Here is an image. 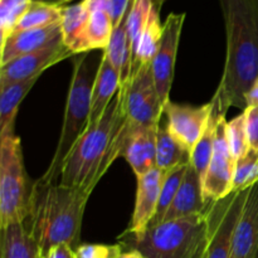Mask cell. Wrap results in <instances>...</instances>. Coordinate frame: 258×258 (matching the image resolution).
<instances>
[{
    "label": "cell",
    "mask_w": 258,
    "mask_h": 258,
    "mask_svg": "<svg viewBox=\"0 0 258 258\" xmlns=\"http://www.w3.org/2000/svg\"><path fill=\"white\" fill-rule=\"evenodd\" d=\"M213 103L203 106L180 105L169 101L164 106V118L171 135L190 153L208 127Z\"/></svg>",
    "instance_id": "8fae6325"
},
{
    "label": "cell",
    "mask_w": 258,
    "mask_h": 258,
    "mask_svg": "<svg viewBox=\"0 0 258 258\" xmlns=\"http://www.w3.org/2000/svg\"><path fill=\"white\" fill-rule=\"evenodd\" d=\"M83 3L90 13L97 10H110V0H83Z\"/></svg>",
    "instance_id": "8d00e7d4"
},
{
    "label": "cell",
    "mask_w": 258,
    "mask_h": 258,
    "mask_svg": "<svg viewBox=\"0 0 258 258\" xmlns=\"http://www.w3.org/2000/svg\"><path fill=\"white\" fill-rule=\"evenodd\" d=\"M38 244L24 223H12L2 227L0 258H40Z\"/></svg>",
    "instance_id": "7402d4cb"
},
{
    "label": "cell",
    "mask_w": 258,
    "mask_h": 258,
    "mask_svg": "<svg viewBox=\"0 0 258 258\" xmlns=\"http://www.w3.org/2000/svg\"><path fill=\"white\" fill-rule=\"evenodd\" d=\"M258 183L248 189L243 209L233 232L232 258H257Z\"/></svg>",
    "instance_id": "9a60e30c"
},
{
    "label": "cell",
    "mask_w": 258,
    "mask_h": 258,
    "mask_svg": "<svg viewBox=\"0 0 258 258\" xmlns=\"http://www.w3.org/2000/svg\"><path fill=\"white\" fill-rule=\"evenodd\" d=\"M32 2L43 3V4H49V5H55V7H62L64 0H32Z\"/></svg>",
    "instance_id": "ab89813d"
},
{
    "label": "cell",
    "mask_w": 258,
    "mask_h": 258,
    "mask_svg": "<svg viewBox=\"0 0 258 258\" xmlns=\"http://www.w3.org/2000/svg\"><path fill=\"white\" fill-rule=\"evenodd\" d=\"M165 174L155 166L144 175L136 176L138 189H136L135 207H134L130 226L123 233L141 234L149 228L158 211L159 198H160Z\"/></svg>",
    "instance_id": "5bb4252c"
},
{
    "label": "cell",
    "mask_w": 258,
    "mask_h": 258,
    "mask_svg": "<svg viewBox=\"0 0 258 258\" xmlns=\"http://www.w3.org/2000/svg\"><path fill=\"white\" fill-rule=\"evenodd\" d=\"M185 18V13H171L168 15L165 22L163 23L160 45L151 62V71H153L156 90L164 106L170 101L169 95L173 86L176 54H178L179 42H180Z\"/></svg>",
    "instance_id": "30bf717a"
},
{
    "label": "cell",
    "mask_w": 258,
    "mask_h": 258,
    "mask_svg": "<svg viewBox=\"0 0 258 258\" xmlns=\"http://www.w3.org/2000/svg\"><path fill=\"white\" fill-rule=\"evenodd\" d=\"M160 7L154 4L149 17L148 24L139 39L138 47L133 58V67H131L130 78L134 73L144 64H150L155 57L156 52L160 45L161 35H163V24L160 22Z\"/></svg>",
    "instance_id": "603a6c76"
},
{
    "label": "cell",
    "mask_w": 258,
    "mask_h": 258,
    "mask_svg": "<svg viewBox=\"0 0 258 258\" xmlns=\"http://www.w3.org/2000/svg\"><path fill=\"white\" fill-rule=\"evenodd\" d=\"M72 2H75V0H64V2H63L62 7H66V5L70 4V3H72Z\"/></svg>",
    "instance_id": "b9f144b4"
},
{
    "label": "cell",
    "mask_w": 258,
    "mask_h": 258,
    "mask_svg": "<svg viewBox=\"0 0 258 258\" xmlns=\"http://www.w3.org/2000/svg\"><path fill=\"white\" fill-rule=\"evenodd\" d=\"M39 77L0 87V136L14 133L18 110L25 96L30 92Z\"/></svg>",
    "instance_id": "ffe728a7"
},
{
    "label": "cell",
    "mask_w": 258,
    "mask_h": 258,
    "mask_svg": "<svg viewBox=\"0 0 258 258\" xmlns=\"http://www.w3.org/2000/svg\"><path fill=\"white\" fill-rule=\"evenodd\" d=\"M243 115L246 118L249 149L258 154V106H247L243 110Z\"/></svg>",
    "instance_id": "836d02e7"
},
{
    "label": "cell",
    "mask_w": 258,
    "mask_h": 258,
    "mask_svg": "<svg viewBox=\"0 0 258 258\" xmlns=\"http://www.w3.org/2000/svg\"><path fill=\"white\" fill-rule=\"evenodd\" d=\"M60 38V22L42 29L13 32L7 39L0 43V64H5L20 55L43 49Z\"/></svg>",
    "instance_id": "2e32d148"
},
{
    "label": "cell",
    "mask_w": 258,
    "mask_h": 258,
    "mask_svg": "<svg viewBox=\"0 0 258 258\" xmlns=\"http://www.w3.org/2000/svg\"><path fill=\"white\" fill-rule=\"evenodd\" d=\"M158 126L123 125L120 135L121 156L125 158L136 176L155 168Z\"/></svg>",
    "instance_id": "4fadbf2b"
},
{
    "label": "cell",
    "mask_w": 258,
    "mask_h": 258,
    "mask_svg": "<svg viewBox=\"0 0 258 258\" xmlns=\"http://www.w3.org/2000/svg\"><path fill=\"white\" fill-rule=\"evenodd\" d=\"M189 164L190 163L183 164V165L178 166V168H175L174 170L165 174L163 186H161L160 198H159L158 211H156L155 217H154V219L151 221L150 226L149 227L158 226V224H160L161 222H163L166 212L170 208L171 203H173L174 198H175L176 193H178L179 188H180L181 183H183L184 176H185L186 170H188Z\"/></svg>",
    "instance_id": "83f0119b"
},
{
    "label": "cell",
    "mask_w": 258,
    "mask_h": 258,
    "mask_svg": "<svg viewBox=\"0 0 258 258\" xmlns=\"http://www.w3.org/2000/svg\"><path fill=\"white\" fill-rule=\"evenodd\" d=\"M70 57L75 55L66 47L60 38L43 49L14 58L5 64H0V87L40 77L45 70Z\"/></svg>",
    "instance_id": "7c38bea8"
},
{
    "label": "cell",
    "mask_w": 258,
    "mask_h": 258,
    "mask_svg": "<svg viewBox=\"0 0 258 258\" xmlns=\"http://www.w3.org/2000/svg\"><path fill=\"white\" fill-rule=\"evenodd\" d=\"M125 125L122 93L118 90L105 113L88 125L66 158L58 183L91 194L111 164L121 156L120 135Z\"/></svg>",
    "instance_id": "3957f363"
},
{
    "label": "cell",
    "mask_w": 258,
    "mask_h": 258,
    "mask_svg": "<svg viewBox=\"0 0 258 258\" xmlns=\"http://www.w3.org/2000/svg\"><path fill=\"white\" fill-rule=\"evenodd\" d=\"M202 196V183L198 173L194 170L191 164H189L184 180L171 203L170 208L166 212L163 222L174 221V219L183 218L191 214L201 213L207 211Z\"/></svg>",
    "instance_id": "e0dca14e"
},
{
    "label": "cell",
    "mask_w": 258,
    "mask_h": 258,
    "mask_svg": "<svg viewBox=\"0 0 258 258\" xmlns=\"http://www.w3.org/2000/svg\"><path fill=\"white\" fill-rule=\"evenodd\" d=\"M246 105L247 106H258V77L252 83L248 92L246 95Z\"/></svg>",
    "instance_id": "74e56055"
},
{
    "label": "cell",
    "mask_w": 258,
    "mask_h": 258,
    "mask_svg": "<svg viewBox=\"0 0 258 258\" xmlns=\"http://www.w3.org/2000/svg\"><path fill=\"white\" fill-rule=\"evenodd\" d=\"M60 15H62V7L32 2L15 27L14 32L50 27L60 22Z\"/></svg>",
    "instance_id": "484cf974"
},
{
    "label": "cell",
    "mask_w": 258,
    "mask_h": 258,
    "mask_svg": "<svg viewBox=\"0 0 258 258\" xmlns=\"http://www.w3.org/2000/svg\"><path fill=\"white\" fill-rule=\"evenodd\" d=\"M226 127L227 120L223 116L217 125L213 156L202 183V196L207 208L233 193L237 160L229 150Z\"/></svg>",
    "instance_id": "9c48e42d"
},
{
    "label": "cell",
    "mask_w": 258,
    "mask_h": 258,
    "mask_svg": "<svg viewBox=\"0 0 258 258\" xmlns=\"http://www.w3.org/2000/svg\"><path fill=\"white\" fill-rule=\"evenodd\" d=\"M103 53L115 70L120 73L121 86L126 85L130 80L131 67H133V53H131L127 30H126V18L117 27H115L107 48L103 50Z\"/></svg>",
    "instance_id": "cb8c5ba5"
},
{
    "label": "cell",
    "mask_w": 258,
    "mask_h": 258,
    "mask_svg": "<svg viewBox=\"0 0 258 258\" xmlns=\"http://www.w3.org/2000/svg\"><path fill=\"white\" fill-rule=\"evenodd\" d=\"M32 0H0V35L7 39L29 8Z\"/></svg>",
    "instance_id": "4dcf8cb0"
},
{
    "label": "cell",
    "mask_w": 258,
    "mask_h": 258,
    "mask_svg": "<svg viewBox=\"0 0 258 258\" xmlns=\"http://www.w3.org/2000/svg\"><path fill=\"white\" fill-rule=\"evenodd\" d=\"M90 196L81 189L48 183L40 178L33 183L24 226L39 247L40 256L63 243L78 248Z\"/></svg>",
    "instance_id": "7a4b0ae2"
},
{
    "label": "cell",
    "mask_w": 258,
    "mask_h": 258,
    "mask_svg": "<svg viewBox=\"0 0 258 258\" xmlns=\"http://www.w3.org/2000/svg\"><path fill=\"white\" fill-rule=\"evenodd\" d=\"M40 258H77L76 249H73L70 244H58L47 252Z\"/></svg>",
    "instance_id": "d590c367"
},
{
    "label": "cell",
    "mask_w": 258,
    "mask_h": 258,
    "mask_svg": "<svg viewBox=\"0 0 258 258\" xmlns=\"http://www.w3.org/2000/svg\"><path fill=\"white\" fill-rule=\"evenodd\" d=\"M188 163H190V153L171 135L163 115L156 134L155 166L164 173H169Z\"/></svg>",
    "instance_id": "44dd1931"
},
{
    "label": "cell",
    "mask_w": 258,
    "mask_h": 258,
    "mask_svg": "<svg viewBox=\"0 0 258 258\" xmlns=\"http://www.w3.org/2000/svg\"><path fill=\"white\" fill-rule=\"evenodd\" d=\"M165 2H166V0H153L154 4L158 5V7H160V8H161V5H163Z\"/></svg>",
    "instance_id": "60d3db41"
},
{
    "label": "cell",
    "mask_w": 258,
    "mask_h": 258,
    "mask_svg": "<svg viewBox=\"0 0 258 258\" xmlns=\"http://www.w3.org/2000/svg\"><path fill=\"white\" fill-rule=\"evenodd\" d=\"M258 183V154L249 150L244 158L237 160L233 179V193L243 191Z\"/></svg>",
    "instance_id": "1f68e13d"
},
{
    "label": "cell",
    "mask_w": 258,
    "mask_h": 258,
    "mask_svg": "<svg viewBox=\"0 0 258 258\" xmlns=\"http://www.w3.org/2000/svg\"><path fill=\"white\" fill-rule=\"evenodd\" d=\"M227 52L223 75L212 97L213 111L226 116L229 107L244 110L246 95L258 77V0H219Z\"/></svg>",
    "instance_id": "6da1fadb"
},
{
    "label": "cell",
    "mask_w": 258,
    "mask_h": 258,
    "mask_svg": "<svg viewBox=\"0 0 258 258\" xmlns=\"http://www.w3.org/2000/svg\"><path fill=\"white\" fill-rule=\"evenodd\" d=\"M113 29V23L107 10H97L90 13L86 38H87L88 50H105L111 39Z\"/></svg>",
    "instance_id": "4316f807"
},
{
    "label": "cell",
    "mask_w": 258,
    "mask_h": 258,
    "mask_svg": "<svg viewBox=\"0 0 258 258\" xmlns=\"http://www.w3.org/2000/svg\"><path fill=\"white\" fill-rule=\"evenodd\" d=\"M221 117H223V116L218 115L214 111L212 112L208 127H207L206 133L203 134L202 139L197 144L196 148H194L193 153H191L190 164L194 168V170L198 173L199 178H201V183H203L204 176H206L209 164H211L212 156H213L217 125H218V121Z\"/></svg>",
    "instance_id": "d4e9b609"
},
{
    "label": "cell",
    "mask_w": 258,
    "mask_h": 258,
    "mask_svg": "<svg viewBox=\"0 0 258 258\" xmlns=\"http://www.w3.org/2000/svg\"><path fill=\"white\" fill-rule=\"evenodd\" d=\"M208 209L161 222L141 234L122 233L118 243L123 251L135 249L145 258H203L211 226Z\"/></svg>",
    "instance_id": "277c9868"
},
{
    "label": "cell",
    "mask_w": 258,
    "mask_h": 258,
    "mask_svg": "<svg viewBox=\"0 0 258 258\" xmlns=\"http://www.w3.org/2000/svg\"><path fill=\"white\" fill-rule=\"evenodd\" d=\"M134 0H110V17L112 19L113 27H117L127 15L128 9Z\"/></svg>",
    "instance_id": "e575fe53"
},
{
    "label": "cell",
    "mask_w": 258,
    "mask_h": 258,
    "mask_svg": "<svg viewBox=\"0 0 258 258\" xmlns=\"http://www.w3.org/2000/svg\"><path fill=\"white\" fill-rule=\"evenodd\" d=\"M154 7L153 0H134L126 15V30H127L128 43L131 53H135L139 39L148 24L151 9Z\"/></svg>",
    "instance_id": "f1b7e54d"
},
{
    "label": "cell",
    "mask_w": 258,
    "mask_h": 258,
    "mask_svg": "<svg viewBox=\"0 0 258 258\" xmlns=\"http://www.w3.org/2000/svg\"><path fill=\"white\" fill-rule=\"evenodd\" d=\"M102 58L103 52L100 54L87 52L78 54L73 59V73L66 101L59 140L47 171L40 176L44 181L55 183L60 178L66 158L90 125L93 83Z\"/></svg>",
    "instance_id": "5b68a950"
},
{
    "label": "cell",
    "mask_w": 258,
    "mask_h": 258,
    "mask_svg": "<svg viewBox=\"0 0 258 258\" xmlns=\"http://www.w3.org/2000/svg\"><path fill=\"white\" fill-rule=\"evenodd\" d=\"M248 189L232 193L209 207V236L203 258H232V238Z\"/></svg>",
    "instance_id": "ba28073f"
},
{
    "label": "cell",
    "mask_w": 258,
    "mask_h": 258,
    "mask_svg": "<svg viewBox=\"0 0 258 258\" xmlns=\"http://www.w3.org/2000/svg\"><path fill=\"white\" fill-rule=\"evenodd\" d=\"M33 183L23 160L22 141L15 133L0 136V227L24 223Z\"/></svg>",
    "instance_id": "8992f818"
},
{
    "label": "cell",
    "mask_w": 258,
    "mask_h": 258,
    "mask_svg": "<svg viewBox=\"0 0 258 258\" xmlns=\"http://www.w3.org/2000/svg\"><path fill=\"white\" fill-rule=\"evenodd\" d=\"M117 258H145L139 251L135 249H128V251H123Z\"/></svg>",
    "instance_id": "f35d334b"
},
{
    "label": "cell",
    "mask_w": 258,
    "mask_h": 258,
    "mask_svg": "<svg viewBox=\"0 0 258 258\" xmlns=\"http://www.w3.org/2000/svg\"><path fill=\"white\" fill-rule=\"evenodd\" d=\"M88 19H90V12L86 8L83 0L78 4L62 7V15H60L62 39L73 55L90 52L87 38H86Z\"/></svg>",
    "instance_id": "ac0fdd59"
},
{
    "label": "cell",
    "mask_w": 258,
    "mask_h": 258,
    "mask_svg": "<svg viewBox=\"0 0 258 258\" xmlns=\"http://www.w3.org/2000/svg\"><path fill=\"white\" fill-rule=\"evenodd\" d=\"M123 252L122 246L117 244L83 243L76 249L77 258H117Z\"/></svg>",
    "instance_id": "d6a6232c"
},
{
    "label": "cell",
    "mask_w": 258,
    "mask_h": 258,
    "mask_svg": "<svg viewBox=\"0 0 258 258\" xmlns=\"http://www.w3.org/2000/svg\"><path fill=\"white\" fill-rule=\"evenodd\" d=\"M227 141H228L229 150L236 160L244 158L249 153V143L247 136L246 118L243 112L234 117L233 120L227 121Z\"/></svg>",
    "instance_id": "f546056e"
},
{
    "label": "cell",
    "mask_w": 258,
    "mask_h": 258,
    "mask_svg": "<svg viewBox=\"0 0 258 258\" xmlns=\"http://www.w3.org/2000/svg\"><path fill=\"white\" fill-rule=\"evenodd\" d=\"M120 87V73L115 70V67L111 64L110 60L105 57V53H103V58L98 67L95 83H93L90 125L96 122L105 113L106 108L117 95Z\"/></svg>",
    "instance_id": "d6986e66"
},
{
    "label": "cell",
    "mask_w": 258,
    "mask_h": 258,
    "mask_svg": "<svg viewBox=\"0 0 258 258\" xmlns=\"http://www.w3.org/2000/svg\"><path fill=\"white\" fill-rule=\"evenodd\" d=\"M125 122L128 126H156L164 115L150 64L136 71L126 85L120 87Z\"/></svg>",
    "instance_id": "52a82bcc"
}]
</instances>
